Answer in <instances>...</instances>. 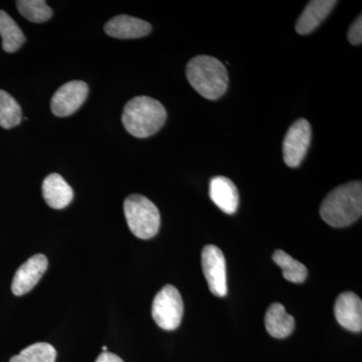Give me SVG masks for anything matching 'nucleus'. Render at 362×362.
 <instances>
[{
	"mask_svg": "<svg viewBox=\"0 0 362 362\" xmlns=\"http://www.w3.org/2000/svg\"><path fill=\"white\" fill-rule=\"evenodd\" d=\"M265 325L271 337L283 339L290 337L294 331L295 319L287 313L282 304L274 303L267 310Z\"/></svg>",
	"mask_w": 362,
	"mask_h": 362,
	"instance_id": "nucleus-15",
	"label": "nucleus"
},
{
	"mask_svg": "<svg viewBox=\"0 0 362 362\" xmlns=\"http://www.w3.org/2000/svg\"><path fill=\"white\" fill-rule=\"evenodd\" d=\"M165 108L160 102L147 96L133 98L124 107L122 122L125 129L137 138L156 134L165 124Z\"/></svg>",
	"mask_w": 362,
	"mask_h": 362,
	"instance_id": "nucleus-2",
	"label": "nucleus"
},
{
	"mask_svg": "<svg viewBox=\"0 0 362 362\" xmlns=\"http://www.w3.org/2000/svg\"><path fill=\"white\" fill-rule=\"evenodd\" d=\"M347 40L350 44L354 45H361L362 42V18L359 14L356 21L350 25L349 33H347Z\"/></svg>",
	"mask_w": 362,
	"mask_h": 362,
	"instance_id": "nucleus-21",
	"label": "nucleus"
},
{
	"mask_svg": "<svg viewBox=\"0 0 362 362\" xmlns=\"http://www.w3.org/2000/svg\"><path fill=\"white\" fill-rule=\"evenodd\" d=\"M183 316V301L180 291L173 285H165L157 293L152 304V317L162 329L180 327Z\"/></svg>",
	"mask_w": 362,
	"mask_h": 362,
	"instance_id": "nucleus-5",
	"label": "nucleus"
},
{
	"mask_svg": "<svg viewBox=\"0 0 362 362\" xmlns=\"http://www.w3.org/2000/svg\"><path fill=\"white\" fill-rule=\"evenodd\" d=\"M151 30L152 26L147 21L126 14L111 18L104 28L105 33L109 37L119 40H133L146 37Z\"/></svg>",
	"mask_w": 362,
	"mask_h": 362,
	"instance_id": "nucleus-11",
	"label": "nucleus"
},
{
	"mask_svg": "<svg viewBox=\"0 0 362 362\" xmlns=\"http://www.w3.org/2000/svg\"><path fill=\"white\" fill-rule=\"evenodd\" d=\"M103 349L104 352L108 351V347H107V346H103V349Z\"/></svg>",
	"mask_w": 362,
	"mask_h": 362,
	"instance_id": "nucleus-23",
	"label": "nucleus"
},
{
	"mask_svg": "<svg viewBox=\"0 0 362 362\" xmlns=\"http://www.w3.org/2000/svg\"><path fill=\"white\" fill-rule=\"evenodd\" d=\"M49 262L47 257L37 254L25 262L14 275L11 290L16 296H23L39 283L40 278L47 271Z\"/></svg>",
	"mask_w": 362,
	"mask_h": 362,
	"instance_id": "nucleus-9",
	"label": "nucleus"
},
{
	"mask_svg": "<svg viewBox=\"0 0 362 362\" xmlns=\"http://www.w3.org/2000/svg\"><path fill=\"white\" fill-rule=\"evenodd\" d=\"M189 84L207 100L220 99L228 87V75L220 59L209 56H197L187 66Z\"/></svg>",
	"mask_w": 362,
	"mask_h": 362,
	"instance_id": "nucleus-3",
	"label": "nucleus"
},
{
	"mask_svg": "<svg viewBox=\"0 0 362 362\" xmlns=\"http://www.w3.org/2000/svg\"><path fill=\"white\" fill-rule=\"evenodd\" d=\"M96 362H124L123 359L116 356V354H111V352H103L98 356Z\"/></svg>",
	"mask_w": 362,
	"mask_h": 362,
	"instance_id": "nucleus-22",
	"label": "nucleus"
},
{
	"mask_svg": "<svg viewBox=\"0 0 362 362\" xmlns=\"http://www.w3.org/2000/svg\"><path fill=\"white\" fill-rule=\"evenodd\" d=\"M16 7L23 18L35 23H45L52 16L51 7L45 0H20Z\"/></svg>",
	"mask_w": 362,
	"mask_h": 362,
	"instance_id": "nucleus-20",
	"label": "nucleus"
},
{
	"mask_svg": "<svg viewBox=\"0 0 362 362\" xmlns=\"http://www.w3.org/2000/svg\"><path fill=\"white\" fill-rule=\"evenodd\" d=\"M89 87L83 81H71L61 88L52 98V113L58 117H68L77 112L85 103Z\"/></svg>",
	"mask_w": 362,
	"mask_h": 362,
	"instance_id": "nucleus-8",
	"label": "nucleus"
},
{
	"mask_svg": "<svg viewBox=\"0 0 362 362\" xmlns=\"http://www.w3.org/2000/svg\"><path fill=\"white\" fill-rule=\"evenodd\" d=\"M23 119L21 108L13 96L0 90V126L11 129L20 125Z\"/></svg>",
	"mask_w": 362,
	"mask_h": 362,
	"instance_id": "nucleus-18",
	"label": "nucleus"
},
{
	"mask_svg": "<svg viewBox=\"0 0 362 362\" xmlns=\"http://www.w3.org/2000/svg\"><path fill=\"white\" fill-rule=\"evenodd\" d=\"M311 125L306 119H298L288 129L283 142V158L286 165L298 168L304 160L311 144Z\"/></svg>",
	"mask_w": 362,
	"mask_h": 362,
	"instance_id": "nucleus-6",
	"label": "nucleus"
},
{
	"mask_svg": "<svg viewBox=\"0 0 362 362\" xmlns=\"http://www.w3.org/2000/svg\"><path fill=\"white\" fill-rule=\"evenodd\" d=\"M0 37L2 49L6 52H14L25 42V37L20 26L6 13L0 11Z\"/></svg>",
	"mask_w": 362,
	"mask_h": 362,
	"instance_id": "nucleus-16",
	"label": "nucleus"
},
{
	"mask_svg": "<svg viewBox=\"0 0 362 362\" xmlns=\"http://www.w3.org/2000/svg\"><path fill=\"white\" fill-rule=\"evenodd\" d=\"M273 261L282 269L283 276L289 282L301 284L306 281L308 276L306 267L296 259L292 258L287 252L277 250L273 254Z\"/></svg>",
	"mask_w": 362,
	"mask_h": 362,
	"instance_id": "nucleus-17",
	"label": "nucleus"
},
{
	"mask_svg": "<svg viewBox=\"0 0 362 362\" xmlns=\"http://www.w3.org/2000/svg\"><path fill=\"white\" fill-rule=\"evenodd\" d=\"M334 314L343 328L352 332H361L362 301L356 293L340 294L335 302Z\"/></svg>",
	"mask_w": 362,
	"mask_h": 362,
	"instance_id": "nucleus-10",
	"label": "nucleus"
},
{
	"mask_svg": "<svg viewBox=\"0 0 362 362\" xmlns=\"http://www.w3.org/2000/svg\"><path fill=\"white\" fill-rule=\"evenodd\" d=\"M334 0H313L309 2L298 18L295 30L299 35H308L318 28L337 6Z\"/></svg>",
	"mask_w": 362,
	"mask_h": 362,
	"instance_id": "nucleus-13",
	"label": "nucleus"
},
{
	"mask_svg": "<svg viewBox=\"0 0 362 362\" xmlns=\"http://www.w3.org/2000/svg\"><path fill=\"white\" fill-rule=\"evenodd\" d=\"M362 214V183L352 181L328 194L320 207V216L333 228H345L356 223Z\"/></svg>",
	"mask_w": 362,
	"mask_h": 362,
	"instance_id": "nucleus-1",
	"label": "nucleus"
},
{
	"mask_svg": "<svg viewBox=\"0 0 362 362\" xmlns=\"http://www.w3.org/2000/svg\"><path fill=\"white\" fill-rule=\"evenodd\" d=\"M57 351L49 343L39 342L23 349L18 356L11 357L9 362H54Z\"/></svg>",
	"mask_w": 362,
	"mask_h": 362,
	"instance_id": "nucleus-19",
	"label": "nucleus"
},
{
	"mask_svg": "<svg viewBox=\"0 0 362 362\" xmlns=\"http://www.w3.org/2000/svg\"><path fill=\"white\" fill-rule=\"evenodd\" d=\"M209 197L221 211L233 214L239 207V192L230 178L216 176L209 183Z\"/></svg>",
	"mask_w": 362,
	"mask_h": 362,
	"instance_id": "nucleus-12",
	"label": "nucleus"
},
{
	"mask_svg": "<svg viewBox=\"0 0 362 362\" xmlns=\"http://www.w3.org/2000/svg\"><path fill=\"white\" fill-rule=\"evenodd\" d=\"M124 213L131 232L141 240L156 237L160 228V214L156 204L140 194L129 195L124 202Z\"/></svg>",
	"mask_w": 362,
	"mask_h": 362,
	"instance_id": "nucleus-4",
	"label": "nucleus"
},
{
	"mask_svg": "<svg viewBox=\"0 0 362 362\" xmlns=\"http://www.w3.org/2000/svg\"><path fill=\"white\" fill-rule=\"evenodd\" d=\"M202 271L209 290L214 296L225 297L228 294L226 262L220 247L207 245L202 254Z\"/></svg>",
	"mask_w": 362,
	"mask_h": 362,
	"instance_id": "nucleus-7",
	"label": "nucleus"
},
{
	"mask_svg": "<svg viewBox=\"0 0 362 362\" xmlns=\"http://www.w3.org/2000/svg\"><path fill=\"white\" fill-rule=\"evenodd\" d=\"M42 192L47 206L54 209H65L74 199L73 188L58 173H52L45 178Z\"/></svg>",
	"mask_w": 362,
	"mask_h": 362,
	"instance_id": "nucleus-14",
	"label": "nucleus"
}]
</instances>
